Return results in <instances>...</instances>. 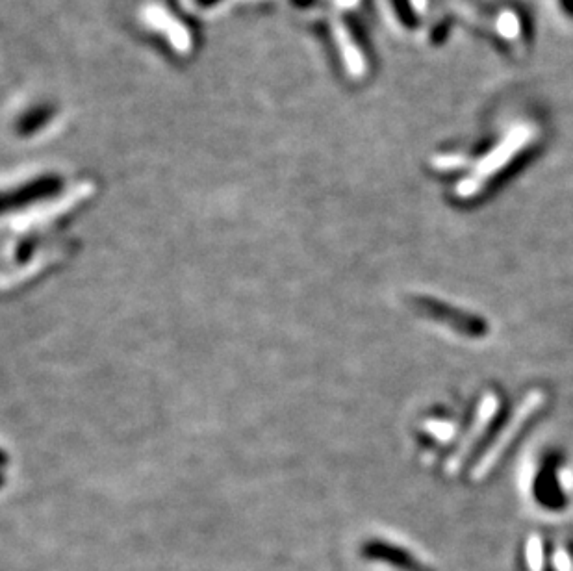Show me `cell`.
Returning <instances> with one entry per match:
<instances>
[{
	"label": "cell",
	"mask_w": 573,
	"mask_h": 571,
	"mask_svg": "<svg viewBox=\"0 0 573 571\" xmlns=\"http://www.w3.org/2000/svg\"><path fill=\"white\" fill-rule=\"evenodd\" d=\"M497 410H499L497 395H484L483 401L479 403V408H477V416L473 419L472 427L468 429L466 436L460 440L457 451L447 460V473L453 475V473H457L462 468L466 458L470 457L473 447L481 442V438H483L484 432L488 429L490 421L496 418Z\"/></svg>",
	"instance_id": "obj_2"
},
{
	"label": "cell",
	"mask_w": 573,
	"mask_h": 571,
	"mask_svg": "<svg viewBox=\"0 0 573 571\" xmlns=\"http://www.w3.org/2000/svg\"><path fill=\"white\" fill-rule=\"evenodd\" d=\"M544 401H546V395L542 394L540 390H533L531 394L523 397L522 403L516 407L514 414L510 416L509 423L501 429V432L497 434L496 440L488 447V451L475 464V468L472 471V477L475 481H483L484 477L496 468L499 458L503 457V453L516 440V436L522 432L523 427L527 425V421L533 418L536 412L542 408Z\"/></svg>",
	"instance_id": "obj_1"
},
{
	"label": "cell",
	"mask_w": 573,
	"mask_h": 571,
	"mask_svg": "<svg viewBox=\"0 0 573 571\" xmlns=\"http://www.w3.org/2000/svg\"><path fill=\"white\" fill-rule=\"evenodd\" d=\"M414 303H418V308L423 314L431 316L436 321H442L453 329L460 330L462 334L477 338V336H484L486 329H488L483 319L472 316L464 310H459L455 306L444 305V303L431 299V297H423V299L418 297V299H414Z\"/></svg>",
	"instance_id": "obj_3"
},
{
	"label": "cell",
	"mask_w": 573,
	"mask_h": 571,
	"mask_svg": "<svg viewBox=\"0 0 573 571\" xmlns=\"http://www.w3.org/2000/svg\"><path fill=\"white\" fill-rule=\"evenodd\" d=\"M427 431L433 432L434 436L440 440V442H449L455 434V427L447 421H429L427 423Z\"/></svg>",
	"instance_id": "obj_4"
}]
</instances>
